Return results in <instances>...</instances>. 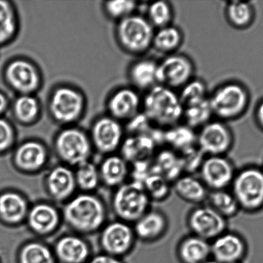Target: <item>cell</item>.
I'll return each instance as SVG.
<instances>
[{
    "mask_svg": "<svg viewBox=\"0 0 263 263\" xmlns=\"http://www.w3.org/2000/svg\"><path fill=\"white\" fill-rule=\"evenodd\" d=\"M62 220L71 233L82 236L100 232L107 223L104 201L94 193L76 194L63 204Z\"/></svg>",
    "mask_w": 263,
    "mask_h": 263,
    "instance_id": "1",
    "label": "cell"
},
{
    "mask_svg": "<svg viewBox=\"0 0 263 263\" xmlns=\"http://www.w3.org/2000/svg\"><path fill=\"white\" fill-rule=\"evenodd\" d=\"M142 112L154 127L166 130L182 122L184 106L176 90L158 84L144 92Z\"/></svg>",
    "mask_w": 263,
    "mask_h": 263,
    "instance_id": "2",
    "label": "cell"
},
{
    "mask_svg": "<svg viewBox=\"0 0 263 263\" xmlns=\"http://www.w3.org/2000/svg\"><path fill=\"white\" fill-rule=\"evenodd\" d=\"M248 87L236 80L222 82L208 97L214 118L228 123L243 117L251 104Z\"/></svg>",
    "mask_w": 263,
    "mask_h": 263,
    "instance_id": "3",
    "label": "cell"
},
{
    "mask_svg": "<svg viewBox=\"0 0 263 263\" xmlns=\"http://www.w3.org/2000/svg\"><path fill=\"white\" fill-rule=\"evenodd\" d=\"M86 108L83 92L71 85H59L49 95L48 114L54 122L64 127L73 126L81 120Z\"/></svg>",
    "mask_w": 263,
    "mask_h": 263,
    "instance_id": "4",
    "label": "cell"
},
{
    "mask_svg": "<svg viewBox=\"0 0 263 263\" xmlns=\"http://www.w3.org/2000/svg\"><path fill=\"white\" fill-rule=\"evenodd\" d=\"M154 31L144 15L136 12L117 22L115 38L125 52L140 58L152 48Z\"/></svg>",
    "mask_w": 263,
    "mask_h": 263,
    "instance_id": "5",
    "label": "cell"
},
{
    "mask_svg": "<svg viewBox=\"0 0 263 263\" xmlns=\"http://www.w3.org/2000/svg\"><path fill=\"white\" fill-rule=\"evenodd\" d=\"M53 149L61 164L74 168L90 161L94 151L89 134L74 125L64 127L56 134Z\"/></svg>",
    "mask_w": 263,
    "mask_h": 263,
    "instance_id": "6",
    "label": "cell"
},
{
    "mask_svg": "<svg viewBox=\"0 0 263 263\" xmlns=\"http://www.w3.org/2000/svg\"><path fill=\"white\" fill-rule=\"evenodd\" d=\"M151 202L143 185L130 180L114 190L111 206L117 220L133 225L150 210Z\"/></svg>",
    "mask_w": 263,
    "mask_h": 263,
    "instance_id": "7",
    "label": "cell"
},
{
    "mask_svg": "<svg viewBox=\"0 0 263 263\" xmlns=\"http://www.w3.org/2000/svg\"><path fill=\"white\" fill-rule=\"evenodd\" d=\"M230 189L240 210L258 211L263 208V170L247 166L237 171Z\"/></svg>",
    "mask_w": 263,
    "mask_h": 263,
    "instance_id": "8",
    "label": "cell"
},
{
    "mask_svg": "<svg viewBox=\"0 0 263 263\" xmlns=\"http://www.w3.org/2000/svg\"><path fill=\"white\" fill-rule=\"evenodd\" d=\"M4 77L7 86L17 95H35L41 89L43 77L33 62L16 58L7 63Z\"/></svg>",
    "mask_w": 263,
    "mask_h": 263,
    "instance_id": "9",
    "label": "cell"
},
{
    "mask_svg": "<svg viewBox=\"0 0 263 263\" xmlns=\"http://www.w3.org/2000/svg\"><path fill=\"white\" fill-rule=\"evenodd\" d=\"M234 135L228 123L213 118L197 130V146L205 156H226L233 148Z\"/></svg>",
    "mask_w": 263,
    "mask_h": 263,
    "instance_id": "10",
    "label": "cell"
},
{
    "mask_svg": "<svg viewBox=\"0 0 263 263\" xmlns=\"http://www.w3.org/2000/svg\"><path fill=\"white\" fill-rule=\"evenodd\" d=\"M196 66L186 54L175 53L158 61L159 84L179 91L195 77Z\"/></svg>",
    "mask_w": 263,
    "mask_h": 263,
    "instance_id": "11",
    "label": "cell"
},
{
    "mask_svg": "<svg viewBox=\"0 0 263 263\" xmlns=\"http://www.w3.org/2000/svg\"><path fill=\"white\" fill-rule=\"evenodd\" d=\"M99 233L102 252L120 259L133 251L137 239L133 226L117 219L106 223Z\"/></svg>",
    "mask_w": 263,
    "mask_h": 263,
    "instance_id": "12",
    "label": "cell"
},
{
    "mask_svg": "<svg viewBox=\"0 0 263 263\" xmlns=\"http://www.w3.org/2000/svg\"><path fill=\"white\" fill-rule=\"evenodd\" d=\"M125 133L122 123L108 115L94 121L89 136L94 151L107 156L119 151Z\"/></svg>",
    "mask_w": 263,
    "mask_h": 263,
    "instance_id": "13",
    "label": "cell"
},
{
    "mask_svg": "<svg viewBox=\"0 0 263 263\" xmlns=\"http://www.w3.org/2000/svg\"><path fill=\"white\" fill-rule=\"evenodd\" d=\"M187 224L193 235L209 242L227 231V220L207 204L192 209L188 214Z\"/></svg>",
    "mask_w": 263,
    "mask_h": 263,
    "instance_id": "14",
    "label": "cell"
},
{
    "mask_svg": "<svg viewBox=\"0 0 263 263\" xmlns=\"http://www.w3.org/2000/svg\"><path fill=\"white\" fill-rule=\"evenodd\" d=\"M50 157V151L45 143L38 139H28L15 147L12 163L22 174H36L45 168Z\"/></svg>",
    "mask_w": 263,
    "mask_h": 263,
    "instance_id": "15",
    "label": "cell"
},
{
    "mask_svg": "<svg viewBox=\"0 0 263 263\" xmlns=\"http://www.w3.org/2000/svg\"><path fill=\"white\" fill-rule=\"evenodd\" d=\"M236 170L226 156H205L201 164L200 179L209 192L230 188Z\"/></svg>",
    "mask_w": 263,
    "mask_h": 263,
    "instance_id": "16",
    "label": "cell"
},
{
    "mask_svg": "<svg viewBox=\"0 0 263 263\" xmlns=\"http://www.w3.org/2000/svg\"><path fill=\"white\" fill-rule=\"evenodd\" d=\"M44 187L52 202L64 204L76 194L74 170L61 163L51 167L44 178Z\"/></svg>",
    "mask_w": 263,
    "mask_h": 263,
    "instance_id": "17",
    "label": "cell"
},
{
    "mask_svg": "<svg viewBox=\"0 0 263 263\" xmlns=\"http://www.w3.org/2000/svg\"><path fill=\"white\" fill-rule=\"evenodd\" d=\"M143 95L133 87H120L110 95L108 115L121 123L128 122L143 110Z\"/></svg>",
    "mask_w": 263,
    "mask_h": 263,
    "instance_id": "18",
    "label": "cell"
},
{
    "mask_svg": "<svg viewBox=\"0 0 263 263\" xmlns=\"http://www.w3.org/2000/svg\"><path fill=\"white\" fill-rule=\"evenodd\" d=\"M62 223L61 211L52 203L44 201L30 205L25 220L31 233L40 237L52 235Z\"/></svg>",
    "mask_w": 263,
    "mask_h": 263,
    "instance_id": "19",
    "label": "cell"
},
{
    "mask_svg": "<svg viewBox=\"0 0 263 263\" xmlns=\"http://www.w3.org/2000/svg\"><path fill=\"white\" fill-rule=\"evenodd\" d=\"M51 248L58 263H87L93 256L89 242L73 233L59 237Z\"/></svg>",
    "mask_w": 263,
    "mask_h": 263,
    "instance_id": "20",
    "label": "cell"
},
{
    "mask_svg": "<svg viewBox=\"0 0 263 263\" xmlns=\"http://www.w3.org/2000/svg\"><path fill=\"white\" fill-rule=\"evenodd\" d=\"M211 243V257L220 263H238L246 257L247 246L243 237L226 231Z\"/></svg>",
    "mask_w": 263,
    "mask_h": 263,
    "instance_id": "21",
    "label": "cell"
},
{
    "mask_svg": "<svg viewBox=\"0 0 263 263\" xmlns=\"http://www.w3.org/2000/svg\"><path fill=\"white\" fill-rule=\"evenodd\" d=\"M30 205L26 196L16 190L0 195V220L6 225L17 227L25 223Z\"/></svg>",
    "mask_w": 263,
    "mask_h": 263,
    "instance_id": "22",
    "label": "cell"
},
{
    "mask_svg": "<svg viewBox=\"0 0 263 263\" xmlns=\"http://www.w3.org/2000/svg\"><path fill=\"white\" fill-rule=\"evenodd\" d=\"M132 226L136 239L145 243H153L166 234L169 221L161 211L150 209Z\"/></svg>",
    "mask_w": 263,
    "mask_h": 263,
    "instance_id": "23",
    "label": "cell"
},
{
    "mask_svg": "<svg viewBox=\"0 0 263 263\" xmlns=\"http://www.w3.org/2000/svg\"><path fill=\"white\" fill-rule=\"evenodd\" d=\"M158 61L140 57L130 64L127 74L130 86L141 92H146L159 84L157 79Z\"/></svg>",
    "mask_w": 263,
    "mask_h": 263,
    "instance_id": "24",
    "label": "cell"
},
{
    "mask_svg": "<svg viewBox=\"0 0 263 263\" xmlns=\"http://www.w3.org/2000/svg\"><path fill=\"white\" fill-rule=\"evenodd\" d=\"M100 183L104 186L116 189L128 182L130 164L119 154L104 156L99 166Z\"/></svg>",
    "mask_w": 263,
    "mask_h": 263,
    "instance_id": "25",
    "label": "cell"
},
{
    "mask_svg": "<svg viewBox=\"0 0 263 263\" xmlns=\"http://www.w3.org/2000/svg\"><path fill=\"white\" fill-rule=\"evenodd\" d=\"M156 144L149 134H128L119 148V155L129 164L151 159Z\"/></svg>",
    "mask_w": 263,
    "mask_h": 263,
    "instance_id": "26",
    "label": "cell"
},
{
    "mask_svg": "<svg viewBox=\"0 0 263 263\" xmlns=\"http://www.w3.org/2000/svg\"><path fill=\"white\" fill-rule=\"evenodd\" d=\"M172 183L175 193L185 202L198 205L207 202L209 190L200 178L192 174H183Z\"/></svg>",
    "mask_w": 263,
    "mask_h": 263,
    "instance_id": "27",
    "label": "cell"
},
{
    "mask_svg": "<svg viewBox=\"0 0 263 263\" xmlns=\"http://www.w3.org/2000/svg\"><path fill=\"white\" fill-rule=\"evenodd\" d=\"M177 254L182 263H203L211 258V243L191 234L180 240Z\"/></svg>",
    "mask_w": 263,
    "mask_h": 263,
    "instance_id": "28",
    "label": "cell"
},
{
    "mask_svg": "<svg viewBox=\"0 0 263 263\" xmlns=\"http://www.w3.org/2000/svg\"><path fill=\"white\" fill-rule=\"evenodd\" d=\"M184 42L181 28L171 24L154 31L152 48L164 56L177 53Z\"/></svg>",
    "mask_w": 263,
    "mask_h": 263,
    "instance_id": "29",
    "label": "cell"
},
{
    "mask_svg": "<svg viewBox=\"0 0 263 263\" xmlns=\"http://www.w3.org/2000/svg\"><path fill=\"white\" fill-rule=\"evenodd\" d=\"M164 143L180 154L197 148V131L182 122L165 130Z\"/></svg>",
    "mask_w": 263,
    "mask_h": 263,
    "instance_id": "30",
    "label": "cell"
},
{
    "mask_svg": "<svg viewBox=\"0 0 263 263\" xmlns=\"http://www.w3.org/2000/svg\"><path fill=\"white\" fill-rule=\"evenodd\" d=\"M153 172L166 178L169 182L183 175L184 172L181 156L171 148H165L154 155L153 159Z\"/></svg>",
    "mask_w": 263,
    "mask_h": 263,
    "instance_id": "31",
    "label": "cell"
},
{
    "mask_svg": "<svg viewBox=\"0 0 263 263\" xmlns=\"http://www.w3.org/2000/svg\"><path fill=\"white\" fill-rule=\"evenodd\" d=\"M11 107L13 117L21 125L34 124L41 117V103L35 95H17Z\"/></svg>",
    "mask_w": 263,
    "mask_h": 263,
    "instance_id": "32",
    "label": "cell"
},
{
    "mask_svg": "<svg viewBox=\"0 0 263 263\" xmlns=\"http://www.w3.org/2000/svg\"><path fill=\"white\" fill-rule=\"evenodd\" d=\"M224 13L226 22L237 30H244L251 27L256 16L254 5L249 2H226Z\"/></svg>",
    "mask_w": 263,
    "mask_h": 263,
    "instance_id": "33",
    "label": "cell"
},
{
    "mask_svg": "<svg viewBox=\"0 0 263 263\" xmlns=\"http://www.w3.org/2000/svg\"><path fill=\"white\" fill-rule=\"evenodd\" d=\"M17 263H58L52 248L40 240L25 242L18 249Z\"/></svg>",
    "mask_w": 263,
    "mask_h": 263,
    "instance_id": "34",
    "label": "cell"
},
{
    "mask_svg": "<svg viewBox=\"0 0 263 263\" xmlns=\"http://www.w3.org/2000/svg\"><path fill=\"white\" fill-rule=\"evenodd\" d=\"M19 30V17L14 5L10 2L0 0V46L14 41Z\"/></svg>",
    "mask_w": 263,
    "mask_h": 263,
    "instance_id": "35",
    "label": "cell"
},
{
    "mask_svg": "<svg viewBox=\"0 0 263 263\" xmlns=\"http://www.w3.org/2000/svg\"><path fill=\"white\" fill-rule=\"evenodd\" d=\"M207 202V205L226 220L234 217L240 211L238 202L229 190L209 192Z\"/></svg>",
    "mask_w": 263,
    "mask_h": 263,
    "instance_id": "36",
    "label": "cell"
},
{
    "mask_svg": "<svg viewBox=\"0 0 263 263\" xmlns=\"http://www.w3.org/2000/svg\"><path fill=\"white\" fill-rule=\"evenodd\" d=\"M144 16L154 29H158L173 24L174 7L171 2L164 0L149 2Z\"/></svg>",
    "mask_w": 263,
    "mask_h": 263,
    "instance_id": "37",
    "label": "cell"
},
{
    "mask_svg": "<svg viewBox=\"0 0 263 263\" xmlns=\"http://www.w3.org/2000/svg\"><path fill=\"white\" fill-rule=\"evenodd\" d=\"M74 174L77 190L82 193H94L101 184L98 166L91 160L75 167Z\"/></svg>",
    "mask_w": 263,
    "mask_h": 263,
    "instance_id": "38",
    "label": "cell"
},
{
    "mask_svg": "<svg viewBox=\"0 0 263 263\" xmlns=\"http://www.w3.org/2000/svg\"><path fill=\"white\" fill-rule=\"evenodd\" d=\"M213 118L208 99L184 107L182 122L197 131Z\"/></svg>",
    "mask_w": 263,
    "mask_h": 263,
    "instance_id": "39",
    "label": "cell"
},
{
    "mask_svg": "<svg viewBox=\"0 0 263 263\" xmlns=\"http://www.w3.org/2000/svg\"><path fill=\"white\" fill-rule=\"evenodd\" d=\"M178 92L184 107L208 99L210 93L207 83L203 79L196 77Z\"/></svg>",
    "mask_w": 263,
    "mask_h": 263,
    "instance_id": "40",
    "label": "cell"
},
{
    "mask_svg": "<svg viewBox=\"0 0 263 263\" xmlns=\"http://www.w3.org/2000/svg\"><path fill=\"white\" fill-rule=\"evenodd\" d=\"M170 183L166 178L153 172L144 180L143 185L151 201L162 202L169 197L171 191Z\"/></svg>",
    "mask_w": 263,
    "mask_h": 263,
    "instance_id": "41",
    "label": "cell"
},
{
    "mask_svg": "<svg viewBox=\"0 0 263 263\" xmlns=\"http://www.w3.org/2000/svg\"><path fill=\"white\" fill-rule=\"evenodd\" d=\"M140 2L133 0H117L104 2L103 10L110 19L120 22L130 15L135 14Z\"/></svg>",
    "mask_w": 263,
    "mask_h": 263,
    "instance_id": "42",
    "label": "cell"
},
{
    "mask_svg": "<svg viewBox=\"0 0 263 263\" xmlns=\"http://www.w3.org/2000/svg\"><path fill=\"white\" fill-rule=\"evenodd\" d=\"M16 132L9 120L0 118V153H5L14 147Z\"/></svg>",
    "mask_w": 263,
    "mask_h": 263,
    "instance_id": "43",
    "label": "cell"
},
{
    "mask_svg": "<svg viewBox=\"0 0 263 263\" xmlns=\"http://www.w3.org/2000/svg\"><path fill=\"white\" fill-rule=\"evenodd\" d=\"M87 263H125L122 259L110 256L107 254L99 253L92 256Z\"/></svg>",
    "mask_w": 263,
    "mask_h": 263,
    "instance_id": "44",
    "label": "cell"
},
{
    "mask_svg": "<svg viewBox=\"0 0 263 263\" xmlns=\"http://www.w3.org/2000/svg\"><path fill=\"white\" fill-rule=\"evenodd\" d=\"M254 118L257 124L263 130V99L257 105L255 109Z\"/></svg>",
    "mask_w": 263,
    "mask_h": 263,
    "instance_id": "45",
    "label": "cell"
},
{
    "mask_svg": "<svg viewBox=\"0 0 263 263\" xmlns=\"http://www.w3.org/2000/svg\"><path fill=\"white\" fill-rule=\"evenodd\" d=\"M9 99L4 92L0 91V118H3V116L9 109Z\"/></svg>",
    "mask_w": 263,
    "mask_h": 263,
    "instance_id": "46",
    "label": "cell"
},
{
    "mask_svg": "<svg viewBox=\"0 0 263 263\" xmlns=\"http://www.w3.org/2000/svg\"><path fill=\"white\" fill-rule=\"evenodd\" d=\"M203 263H220V262L216 261V260H215V259L211 258V259L207 260V261H205V262H203Z\"/></svg>",
    "mask_w": 263,
    "mask_h": 263,
    "instance_id": "47",
    "label": "cell"
}]
</instances>
